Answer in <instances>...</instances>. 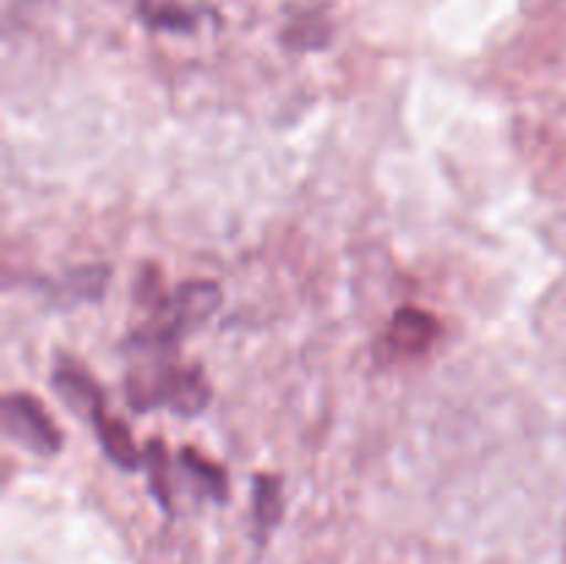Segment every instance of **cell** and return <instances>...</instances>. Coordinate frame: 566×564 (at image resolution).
I'll use <instances>...</instances> for the list:
<instances>
[{
    "instance_id": "cell-3",
    "label": "cell",
    "mask_w": 566,
    "mask_h": 564,
    "mask_svg": "<svg viewBox=\"0 0 566 564\" xmlns=\"http://www.w3.org/2000/svg\"><path fill=\"white\" fill-rule=\"evenodd\" d=\"M3 431L36 457H53L61 451L59 426L28 393H9L3 398Z\"/></svg>"
},
{
    "instance_id": "cell-11",
    "label": "cell",
    "mask_w": 566,
    "mask_h": 564,
    "mask_svg": "<svg viewBox=\"0 0 566 564\" xmlns=\"http://www.w3.org/2000/svg\"><path fill=\"white\" fill-rule=\"evenodd\" d=\"M147 464H149V479H153V492L155 498L160 501V506L169 509L171 506V495H169V473H166V448L160 440L147 442Z\"/></svg>"
},
{
    "instance_id": "cell-12",
    "label": "cell",
    "mask_w": 566,
    "mask_h": 564,
    "mask_svg": "<svg viewBox=\"0 0 566 564\" xmlns=\"http://www.w3.org/2000/svg\"><path fill=\"white\" fill-rule=\"evenodd\" d=\"M326 36H329V31H326L324 22H318V20L293 22V25L285 31V42L291 44V48H298V50L321 48V44H326Z\"/></svg>"
},
{
    "instance_id": "cell-4",
    "label": "cell",
    "mask_w": 566,
    "mask_h": 564,
    "mask_svg": "<svg viewBox=\"0 0 566 564\" xmlns=\"http://www.w3.org/2000/svg\"><path fill=\"white\" fill-rule=\"evenodd\" d=\"M53 387L59 393L61 401L66 404V409L77 415L86 424H97L105 415L103 409V393H99L97 382L86 374L83 368L72 365L70 359L66 363H59L53 374Z\"/></svg>"
},
{
    "instance_id": "cell-7",
    "label": "cell",
    "mask_w": 566,
    "mask_h": 564,
    "mask_svg": "<svg viewBox=\"0 0 566 564\" xmlns=\"http://www.w3.org/2000/svg\"><path fill=\"white\" fill-rule=\"evenodd\" d=\"M180 468L188 476L193 487H197L199 498H213V501H224L227 498V476L219 464L208 462L205 457H199L191 448H182L180 451Z\"/></svg>"
},
{
    "instance_id": "cell-1",
    "label": "cell",
    "mask_w": 566,
    "mask_h": 564,
    "mask_svg": "<svg viewBox=\"0 0 566 564\" xmlns=\"http://www.w3.org/2000/svg\"><path fill=\"white\" fill-rule=\"evenodd\" d=\"M127 401L138 412L169 409L182 418H191L208 407L210 387L199 368L158 363L149 368H136L127 376Z\"/></svg>"
},
{
    "instance_id": "cell-2",
    "label": "cell",
    "mask_w": 566,
    "mask_h": 564,
    "mask_svg": "<svg viewBox=\"0 0 566 564\" xmlns=\"http://www.w3.org/2000/svg\"><path fill=\"white\" fill-rule=\"evenodd\" d=\"M221 291L210 280H188L153 310V318L133 335L142 348H171L219 307Z\"/></svg>"
},
{
    "instance_id": "cell-6",
    "label": "cell",
    "mask_w": 566,
    "mask_h": 564,
    "mask_svg": "<svg viewBox=\"0 0 566 564\" xmlns=\"http://www.w3.org/2000/svg\"><path fill=\"white\" fill-rule=\"evenodd\" d=\"M94 429H97L99 446H103L105 457H108L116 468L136 470L138 464H142V453H138V448L133 446L130 431H127V426L122 424V420L111 418V415H103V418L94 424Z\"/></svg>"
},
{
    "instance_id": "cell-9",
    "label": "cell",
    "mask_w": 566,
    "mask_h": 564,
    "mask_svg": "<svg viewBox=\"0 0 566 564\" xmlns=\"http://www.w3.org/2000/svg\"><path fill=\"white\" fill-rule=\"evenodd\" d=\"M282 518V490L274 476H258L254 481V520L260 534L274 529Z\"/></svg>"
},
{
    "instance_id": "cell-5",
    "label": "cell",
    "mask_w": 566,
    "mask_h": 564,
    "mask_svg": "<svg viewBox=\"0 0 566 564\" xmlns=\"http://www.w3.org/2000/svg\"><path fill=\"white\" fill-rule=\"evenodd\" d=\"M437 335H440V324H437L434 315L415 307H401L392 315L390 332H387V346L398 357H403V354H420L437 341Z\"/></svg>"
},
{
    "instance_id": "cell-8",
    "label": "cell",
    "mask_w": 566,
    "mask_h": 564,
    "mask_svg": "<svg viewBox=\"0 0 566 564\" xmlns=\"http://www.w3.org/2000/svg\"><path fill=\"white\" fill-rule=\"evenodd\" d=\"M108 282V269L105 265H88V269H75L64 276L61 282H55V291L61 293V299H99L103 296V288Z\"/></svg>"
},
{
    "instance_id": "cell-10",
    "label": "cell",
    "mask_w": 566,
    "mask_h": 564,
    "mask_svg": "<svg viewBox=\"0 0 566 564\" xmlns=\"http://www.w3.org/2000/svg\"><path fill=\"white\" fill-rule=\"evenodd\" d=\"M142 17L160 31H191L193 22H197L188 9H180L175 3H160V0H153V3L144 0Z\"/></svg>"
}]
</instances>
